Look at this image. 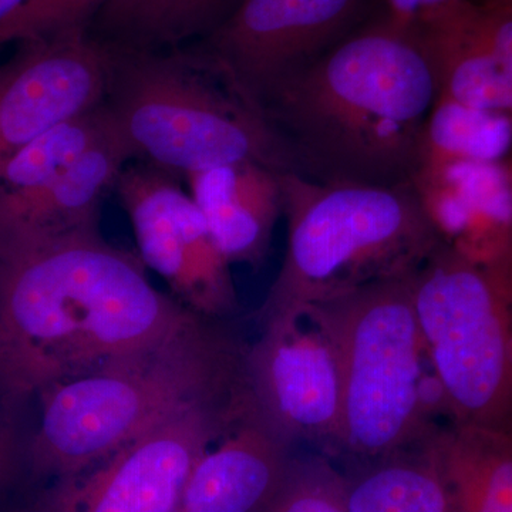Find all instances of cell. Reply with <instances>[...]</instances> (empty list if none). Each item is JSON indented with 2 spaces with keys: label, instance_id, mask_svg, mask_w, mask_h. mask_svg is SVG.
<instances>
[{
  "label": "cell",
  "instance_id": "cell-23",
  "mask_svg": "<svg viewBox=\"0 0 512 512\" xmlns=\"http://www.w3.org/2000/svg\"><path fill=\"white\" fill-rule=\"evenodd\" d=\"M328 454L289 457L266 512H348V476Z\"/></svg>",
  "mask_w": 512,
  "mask_h": 512
},
{
  "label": "cell",
  "instance_id": "cell-28",
  "mask_svg": "<svg viewBox=\"0 0 512 512\" xmlns=\"http://www.w3.org/2000/svg\"><path fill=\"white\" fill-rule=\"evenodd\" d=\"M490 5L501 6V8L512 9V0H490Z\"/></svg>",
  "mask_w": 512,
  "mask_h": 512
},
{
  "label": "cell",
  "instance_id": "cell-1",
  "mask_svg": "<svg viewBox=\"0 0 512 512\" xmlns=\"http://www.w3.org/2000/svg\"><path fill=\"white\" fill-rule=\"evenodd\" d=\"M99 224L0 227V387L18 410L47 387L140 365L197 318L157 291Z\"/></svg>",
  "mask_w": 512,
  "mask_h": 512
},
{
  "label": "cell",
  "instance_id": "cell-16",
  "mask_svg": "<svg viewBox=\"0 0 512 512\" xmlns=\"http://www.w3.org/2000/svg\"><path fill=\"white\" fill-rule=\"evenodd\" d=\"M133 158V148L117 127L42 187L0 191V227L72 229L99 224L101 202Z\"/></svg>",
  "mask_w": 512,
  "mask_h": 512
},
{
  "label": "cell",
  "instance_id": "cell-7",
  "mask_svg": "<svg viewBox=\"0 0 512 512\" xmlns=\"http://www.w3.org/2000/svg\"><path fill=\"white\" fill-rule=\"evenodd\" d=\"M409 281L448 419L512 430L511 286L444 241Z\"/></svg>",
  "mask_w": 512,
  "mask_h": 512
},
{
  "label": "cell",
  "instance_id": "cell-6",
  "mask_svg": "<svg viewBox=\"0 0 512 512\" xmlns=\"http://www.w3.org/2000/svg\"><path fill=\"white\" fill-rule=\"evenodd\" d=\"M410 275L309 305L338 346L340 460L412 446L439 427L437 417L447 416L414 311Z\"/></svg>",
  "mask_w": 512,
  "mask_h": 512
},
{
  "label": "cell",
  "instance_id": "cell-24",
  "mask_svg": "<svg viewBox=\"0 0 512 512\" xmlns=\"http://www.w3.org/2000/svg\"><path fill=\"white\" fill-rule=\"evenodd\" d=\"M110 0H25L12 15L0 20L2 43L23 42L89 30L101 8Z\"/></svg>",
  "mask_w": 512,
  "mask_h": 512
},
{
  "label": "cell",
  "instance_id": "cell-15",
  "mask_svg": "<svg viewBox=\"0 0 512 512\" xmlns=\"http://www.w3.org/2000/svg\"><path fill=\"white\" fill-rule=\"evenodd\" d=\"M185 181L229 264L258 271L284 214L279 171L256 163L222 164Z\"/></svg>",
  "mask_w": 512,
  "mask_h": 512
},
{
  "label": "cell",
  "instance_id": "cell-2",
  "mask_svg": "<svg viewBox=\"0 0 512 512\" xmlns=\"http://www.w3.org/2000/svg\"><path fill=\"white\" fill-rule=\"evenodd\" d=\"M440 96L423 37L390 15L353 30L282 84L261 113L322 183L412 184Z\"/></svg>",
  "mask_w": 512,
  "mask_h": 512
},
{
  "label": "cell",
  "instance_id": "cell-12",
  "mask_svg": "<svg viewBox=\"0 0 512 512\" xmlns=\"http://www.w3.org/2000/svg\"><path fill=\"white\" fill-rule=\"evenodd\" d=\"M0 72V157L106 101L109 46L89 30L23 40Z\"/></svg>",
  "mask_w": 512,
  "mask_h": 512
},
{
  "label": "cell",
  "instance_id": "cell-27",
  "mask_svg": "<svg viewBox=\"0 0 512 512\" xmlns=\"http://www.w3.org/2000/svg\"><path fill=\"white\" fill-rule=\"evenodd\" d=\"M25 0H0V20L8 18Z\"/></svg>",
  "mask_w": 512,
  "mask_h": 512
},
{
  "label": "cell",
  "instance_id": "cell-21",
  "mask_svg": "<svg viewBox=\"0 0 512 512\" xmlns=\"http://www.w3.org/2000/svg\"><path fill=\"white\" fill-rule=\"evenodd\" d=\"M117 127L104 101L89 113L47 128L8 156L0 157V191L20 192L42 187Z\"/></svg>",
  "mask_w": 512,
  "mask_h": 512
},
{
  "label": "cell",
  "instance_id": "cell-5",
  "mask_svg": "<svg viewBox=\"0 0 512 512\" xmlns=\"http://www.w3.org/2000/svg\"><path fill=\"white\" fill-rule=\"evenodd\" d=\"M106 43V106L138 161L184 180L222 164L293 171L291 151L272 124L180 49Z\"/></svg>",
  "mask_w": 512,
  "mask_h": 512
},
{
  "label": "cell",
  "instance_id": "cell-8",
  "mask_svg": "<svg viewBox=\"0 0 512 512\" xmlns=\"http://www.w3.org/2000/svg\"><path fill=\"white\" fill-rule=\"evenodd\" d=\"M242 407L241 382L234 393L174 414L96 466L42 488L32 510L180 512L195 467Z\"/></svg>",
  "mask_w": 512,
  "mask_h": 512
},
{
  "label": "cell",
  "instance_id": "cell-10",
  "mask_svg": "<svg viewBox=\"0 0 512 512\" xmlns=\"http://www.w3.org/2000/svg\"><path fill=\"white\" fill-rule=\"evenodd\" d=\"M261 330V338L248 345L242 366V394L249 410L289 446L308 443L339 458L342 369L328 326L306 306Z\"/></svg>",
  "mask_w": 512,
  "mask_h": 512
},
{
  "label": "cell",
  "instance_id": "cell-25",
  "mask_svg": "<svg viewBox=\"0 0 512 512\" xmlns=\"http://www.w3.org/2000/svg\"><path fill=\"white\" fill-rule=\"evenodd\" d=\"M387 15L420 33L441 32L466 22L478 6L471 0H384Z\"/></svg>",
  "mask_w": 512,
  "mask_h": 512
},
{
  "label": "cell",
  "instance_id": "cell-20",
  "mask_svg": "<svg viewBox=\"0 0 512 512\" xmlns=\"http://www.w3.org/2000/svg\"><path fill=\"white\" fill-rule=\"evenodd\" d=\"M480 9L456 28L421 37L436 69L440 97L512 113V66L485 36Z\"/></svg>",
  "mask_w": 512,
  "mask_h": 512
},
{
  "label": "cell",
  "instance_id": "cell-14",
  "mask_svg": "<svg viewBox=\"0 0 512 512\" xmlns=\"http://www.w3.org/2000/svg\"><path fill=\"white\" fill-rule=\"evenodd\" d=\"M291 451L244 399L237 420L195 467L180 512H266Z\"/></svg>",
  "mask_w": 512,
  "mask_h": 512
},
{
  "label": "cell",
  "instance_id": "cell-17",
  "mask_svg": "<svg viewBox=\"0 0 512 512\" xmlns=\"http://www.w3.org/2000/svg\"><path fill=\"white\" fill-rule=\"evenodd\" d=\"M429 443L456 512H512V430L450 421Z\"/></svg>",
  "mask_w": 512,
  "mask_h": 512
},
{
  "label": "cell",
  "instance_id": "cell-22",
  "mask_svg": "<svg viewBox=\"0 0 512 512\" xmlns=\"http://www.w3.org/2000/svg\"><path fill=\"white\" fill-rule=\"evenodd\" d=\"M511 150L510 111L439 96L424 127L419 170L451 161H503Z\"/></svg>",
  "mask_w": 512,
  "mask_h": 512
},
{
  "label": "cell",
  "instance_id": "cell-4",
  "mask_svg": "<svg viewBox=\"0 0 512 512\" xmlns=\"http://www.w3.org/2000/svg\"><path fill=\"white\" fill-rule=\"evenodd\" d=\"M288 248L259 329L313 303L413 274L443 239L413 184L322 183L279 173Z\"/></svg>",
  "mask_w": 512,
  "mask_h": 512
},
{
  "label": "cell",
  "instance_id": "cell-18",
  "mask_svg": "<svg viewBox=\"0 0 512 512\" xmlns=\"http://www.w3.org/2000/svg\"><path fill=\"white\" fill-rule=\"evenodd\" d=\"M348 512H456L429 437L390 453L343 458Z\"/></svg>",
  "mask_w": 512,
  "mask_h": 512
},
{
  "label": "cell",
  "instance_id": "cell-13",
  "mask_svg": "<svg viewBox=\"0 0 512 512\" xmlns=\"http://www.w3.org/2000/svg\"><path fill=\"white\" fill-rule=\"evenodd\" d=\"M413 187L441 239L490 264L512 244V167L503 161H451L421 168Z\"/></svg>",
  "mask_w": 512,
  "mask_h": 512
},
{
  "label": "cell",
  "instance_id": "cell-3",
  "mask_svg": "<svg viewBox=\"0 0 512 512\" xmlns=\"http://www.w3.org/2000/svg\"><path fill=\"white\" fill-rule=\"evenodd\" d=\"M247 349L222 320L197 316L140 365L47 387L23 448L28 483L82 473L174 414L234 393Z\"/></svg>",
  "mask_w": 512,
  "mask_h": 512
},
{
  "label": "cell",
  "instance_id": "cell-19",
  "mask_svg": "<svg viewBox=\"0 0 512 512\" xmlns=\"http://www.w3.org/2000/svg\"><path fill=\"white\" fill-rule=\"evenodd\" d=\"M241 0H110L90 25V35L134 49H180L207 35Z\"/></svg>",
  "mask_w": 512,
  "mask_h": 512
},
{
  "label": "cell",
  "instance_id": "cell-9",
  "mask_svg": "<svg viewBox=\"0 0 512 512\" xmlns=\"http://www.w3.org/2000/svg\"><path fill=\"white\" fill-rule=\"evenodd\" d=\"M366 5L367 0H241L220 26L180 50L261 113L282 84L359 28Z\"/></svg>",
  "mask_w": 512,
  "mask_h": 512
},
{
  "label": "cell",
  "instance_id": "cell-11",
  "mask_svg": "<svg viewBox=\"0 0 512 512\" xmlns=\"http://www.w3.org/2000/svg\"><path fill=\"white\" fill-rule=\"evenodd\" d=\"M180 178L138 161L117 180V197L136 235L138 255L164 279L175 299L204 318L238 309L237 289L207 220Z\"/></svg>",
  "mask_w": 512,
  "mask_h": 512
},
{
  "label": "cell",
  "instance_id": "cell-26",
  "mask_svg": "<svg viewBox=\"0 0 512 512\" xmlns=\"http://www.w3.org/2000/svg\"><path fill=\"white\" fill-rule=\"evenodd\" d=\"M495 265L503 272L504 278L507 279L512 288V245L500 258L495 259Z\"/></svg>",
  "mask_w": 512,
  "mask_h": 512
}]
</instances>
